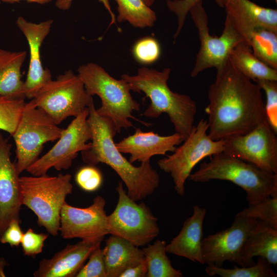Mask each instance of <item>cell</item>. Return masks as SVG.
<instances>
[{"label":"cell","instance_id":"obj_12","mask_svg":"<svg viewBox=\"0 0 277 277\" xmlns=\"http://www.w3.org/2000/svg\"><path fill=\"white\" fill-rule=\"evenodd\" d=\"M88 115L87 107L66 128L63 129L55 144L26 171L32 175L38 176L47 174L51 168L58 171L69 169L78 153L90 147L88 141L91 140L92 135Z\"/></svg>","mask_w":277,"mask_h":277},{"label":"cell","instance_id":"obj_30","mask_svg":"<svg viewBox=\"0 0 277 277\" xmlns=\"http://www.w3.org/2000/svg\"><path fill=\"white\" fill-rule=\"evenodd\" d=\"M235 216L260 221L277 229V197L269 196L249 204L247 208L239 212Z\"/></svg>","mask_w":277,"mask_h":277},{"label":"cell","instance_id":"obj_11","mask_svg":"<svg viewBox=\"0 0 277 277\" xmlns=\"http://www.w3.org/2000/svg\"><path fill=\"white\" fill-rule=\"evenodd\" d=\"M189 12L200 41V48L191 72V76L195 77L207 69L214 67L217 69L223 66L228 61L234 47L246 41L227 17L221 35L219 37L211 35L209 33L208 17L202 1L193 6Z\"/></svg>","mask_w":277,"mask_h":277},{"label":"cell","instance_id":"obj_4","mask_svg":"<svg viewBox=\"0 0 277 277\" xmlns=\"http://www.w3.org/2000/svg\"><path fill=\"white\" fill-rule=\"evenodd\" d=\"M189 178L195 182L212 180L230 181L245 190L249 204L266 197H277V173L262 170L254 165L224 152L210 156Z\"/></svg>","mask_w":277,"mask_h":277},{"label":"cell","instance_id":"obj_37","mask_svg":"<svg viewBox=\"0 0 277 277\" xmlns=\"http://www.w3.org/2000/svg\"><path fill=\"white\" fill-rule=\"evenodd\" d=\"M49 234L36 233L30 228L24 233L21 245L25 255L35 257L43 251Z\"/></svg>","mask_w":277,"mask_h":277},{"label":"cell","instance_id":"obj_44","mask_svg":"<svg viewBox=\"0 0 277 277\" xmlns=\"http://www.w3.org/2000/svg\"><path fill=\"white\" fill-rule=\"evenodd\" d=\"M275 1V3L277 2V0H274Z\"/></svg>","mask_w":277,"mask_h":277},{"label":"cell","instance_id":"obj_25","mask_svg":"<svg viewBox=\"0 0 277 277\" xmlns=\"http://www.w3.org/2000/svg\"><path fill=\"white\" fill-rule=\"evenodd\" d=\"M229 60L236 70L254 82L261 80L277 81V69L259 60L246 42L240 43L234 47Z\"/></svg>","mask_w":277,"mask_h":277},{"label":"cell","instance_id":"obj_42","mask_svg":"<svg viewBox=\"0 0 277 277\" xmlns=\"http://www.w3.org/2000/svg\"><path fill=\"white\" fill-rule=\"evenodd\" d=\"M9 266L7 261L3 257H0V277H5L6 274L4 272V269L6 267Z\"/></svg>","mask_w":277,"mask_h":277},{"label":"cell","instance_id":"obj_21","mask_svg":"<svg viewBox=\"0 0 277 277\" xmlns=\"http://www.w3.org/2000/svg\"><path fill=\"white\" fill-rule=\"evenodd\" d=\"M206 214V209L194 206L192 215L185 220L179 233L166 245V252L204 264L202 243Z\"/></svg>","mask_w":277,"mask_h":277},{"label":"cell","instance_id":"obj_9","mask_svg":"<svg viewBox=\"0 0 277 277\" xmlns=\"http://www.w3.org/2000/svg\"><path fill=\"white\" fill-rule=\"evenodd\" d=\"M116 190V207L107 217L108 234L123 238L137 247L148 244L159 234L157 218L145 204H137L128 195L122 182H118Z\"/></svg>","mask_w":277,"mask_h":277},{"label":"cell","instance_id":"obj_33","mask_svg":"<svg viewBox=\"0 0 277 277\" xmlns=\"http://www.w3.org/2000/svg\"><path fill=\"white\" fill-rule=\"evenodd\" d=\"M132 53L134 58L140 63L152 64L160 56V45L157 41L153 37L142 38L134 45Z\"/></svg>","mask_w":277,"mask_h":277},{"label":"cell","instance_id":"obj_26","mask_svg":"<svg viewBox=\"0 0 277 277\" xmlns=\"http://www.w3.org/2000/svg\"><path fill=\"white\" fill-rule=\"evenodd\" d=\"M165 241L157 240L142 250L147 267V277H182L180 270L174 268L166 254Z\"/></svg>","mask_w":277,"mask_h":277},{"label":"cell","instance_id":"obj_22","mask_svg":"<svg viewBox=\"0 0 277 277\" xmlns=\"http://www.w3.org/2000/svg\"><path fill=\"white\" fill-rule=\"evenodd\" d=\"M255 256L264 258L272 265L277 264V229L258 220L242 248L240 266L254 265Z\"/></svg>","mask_w":277,"mask_h":277},{"label":"cell","instance_id":"obj_24","mask_svg":"<svg viewBox=\"0 0 277 277\" xmlns=\"http://www.w3.org/2000/svg\"><path fill=\"white\" fill-rule=\"evenodd\" d=\"M27 53L0 48V96L25 99L24 82L21 68Z\"/></svg>","mask_w":277,"mask_h":277},{"label":"cell","instance_id":"obj_41","mask_svg":"<svg viewBox=\"0 0 277 277\" xmlns=\"http://www.w3.org/2000/svg\"><path fill=\"white\" fill-rule=\"evenodd\" d=\"M21 1H25L29 3H37L40 5H44L51 2L52 0H0V2L7 3H14Z\"/></svg>","mask_w":277,"mask_h":277},{"label":"cell","instance_id":"obj_7","mask_svg":"<svg viewBox=\"0 0 277 277\" xmlns=\"http://www.w3.org/2000/svg\"><path fill=\"white\" fill-rule=\"evenodd\" d=\"M63 129L32 99L26 103L12 135L16 146L15 163L19 174L39 158L45 144L58 140Z\"/></svg>","mask_w":277,"mask_h":277},{"label":"cell","instance_id":"obj_10","mask_svg":"<svg viewBox=\"0 0 277 277\" xmlns=\"http://www.w3.org/2000/svg\"><path fill=\"white\" fill-rule=\"evenodd\" d=\"M32 100L57 125L69 117L78 116L93 100L78 75L71 70L51 80Z\"/></svg>","mask_w":277,"mask_h":277},{"label":"cell","instance_id":"obj_17","mask_svg":"<svg viewBox=\"0 0 277 277\" xmlns=\"http://www.w3.org/2000/svg\"><path fill=\"white\" fill-rule=\"evenodd\" d=\"M11 147L0 132V237L13 219L20 220V176L11 160Z\"/></svg>","mask_w":277,"mask_h":277},{"label":"cell","instance_id":"obj_31","mask_svg":"<svg viewBox=\"0 0 277 277\" xmlns=\"http://www.w3.org/2000/svg\"><path fill=\"white\" fill-rule=\"evenodd\" d=\"M25 103V99L0 96V130L13 134Z\"/></svg>","mask_w":277,"mask_h":277},{"label":"cell","instance_id":"obj_27","mask_svg":"<svg viewBox=\"0 0 277 277\" xmlns=\"http://www.w3.org/2000/svg\"><path fill=\"white\" fill-rule=\"evenodd\" d=\"M247 44L253 53L269 67L277 69V32L265 28L253 30Z\"/></svg>","mask_w":277,"mask_h":277},{"label":"cell","instance_id":"obj_2","mask_svg":"<svg viewBox=\"0 0 277 277\" xmlns=\"http://www.w3.org/2000/svg\"><path fill=\"white\" fill-rule=\"evenodd\" d=\"M88 108L92 138L90 147L81 152L83 161L88 165L101 163L110 166L125 184L128 195L136 202L152 194L160 185V179L150 162L134 166L115 145L114 137L117 131L112 121L97 113L93 100Z\"/></svg>","mask_w":277,"mask_h":277},{"label":"cell","instance_id":"obj_28","mask_svg":"<svg viewBox=\"0 0 277 277\" xmlns=\"http://www.w3.org/2000/svg\"><path fill=\"white\" fill-rule=\"evenodd\" d=\"M117 4L118 23L128 22L134 27L153 26L156 20L155 12L143 0H115Z\"/></svg>","mask_w":277,"mask_h":277},{"label":"cell","instance_id":"obj_29","mask_svg":"<svg viewBox=\"0 0 277 277\" xmlns=\"http://www.w3.org/2000/svg\"><path fill=\"white\" fill-rule=\"evenodd\" d=\"M205 272L210 276L219 275L221 277H276L272 265L266 259L259 257L257 262L249 266L235 267L226 269L222 267L208 265Z\"/></svg>","mask_w":277,"mask_h":277},{"label":"cell","instance_id":"obj_1","mask_svg":"<svg viewBox=\"0 0 277 277\" xmlns=\"http://www.w3.org/2000/svg\"><path fill=\"white\" fill-rule=\"evenodd\" d=\"M208 135L213 140L242 135L267 121L262 89L228 60L208 91Z\"/></svg>","mask_w":277,"mask_h":277},{"label":"cell","instance_id":"obj_13","mask_svg":"<svg viewBox=\"0 0 277 277\" xmlns=\"http://www.w3.org/2000/svg\"><path fill=\"white\" fill-rule=\"evenodd\" d=\"M267 121L249 132L224 140V152L277 173V138Z\"/></svg>","mask_w":277,"mask_h":277},{"label":"cell","instance_id":"obj_16","mask_svg":"<svg viewBox=\"0 0 277 277\" xmlns=\"http://www.w3.org/2000/svg\"><path fill=\"white\" fill-rule=\"evenodd\" d=\"M53 21L49 19L40 23H33L23 16L16 21L17 27L25 36L29 45L28 71L24 81L26 98L32 99L39 90L52 80L50 70L44 68L41 62V46L51 30Z\"/></svg>","mask_w":277,"mask_h":277},{"label":"cell","instance_id":"obj_18","mask_svg":"<svg viewBox=\"0 0 277 277\" xmlns=\"http://www.w3.org/2000/svg\"><path fill=\"white\" fill-rule=\"evenodd\" d=\"M183 140L177 133L162 136L153 131L144 132L140 128L135 132L115 143L117 149L122 153L130 155L129 161L144 163L158 155H166L173 152L176 146Z\"/></svg>","mask_w":277,"mask_h":277},{"label":"cell","instance_id":"obj_3","mask_svg":"<svg viewBox=\"0 0 277 277\" xmlns=\"http://www.w3.org/2000/svg\"><path fill=\"white\" fill-rule=\"evenodd\" d=\"M171 69L162 71L143 67L136 74H124L121 78L129 85L130 90L144 93L150 104L143 115L147 117L157 118L162 113L168 115L175 132L183 141L190 135L194 126L197 106L189 95L172 91L168 85Z\"/></svg>","mask_w":277,"mask_h":277},{"label":"cell","instance_id":"obj_19","mask_svg":"<svg viewBox=\"0 0 277 277\" xmlns=\"http://www.w3.org/2000/svg\"><path fill=\"white\" fill-rule=\"evenodd\" d=\"M101 243L81 240L68 244L51 258L43 259L33 272V276H75L92 251Z\"/></svg>","mask_w":277,"mask_h":277},{"label":"cell","instance_id":"obj_34","mask_svg":"<svg viewBox=\"0 0 277 277\" xmlns=\"http://www.w3.org/2000/svg\"><path fill=\"white\" fill-rule=\"evenodd\" d=\"M88 262L81 268L75 277H107L106 266L101 244L89 256Z\"/></svg>","mask_w":277,"mask_h":277},{"label":"cell","instance_id":"obj_35","mask_svg":"<svg viewBox=\"0 0 277 277\" xmlns=\"http://www.w3.org/2000/svg\"><path fill=\"white\" fill-rule=\"evenodd\" d=\"M75 182L82 190L93 192L98 189L103 183V175L95 166L88 165L80 168L75 176Z\"/></svg>","mask_w":277,"mask_h":277},{"label":"cell","instance_id":"obj_6","mask_svg":"<svg viewBox=\"0 0 277 277\" xmlns=\"http://www.w3.org/2000/svg\"><path fill=\"white\" fill-rule=\"evenodd\" d=\"M71 180L69 174L19 177L22 205L32 211L38 225L53 236L59 233L61 209L72 192Z\"/></svg>","mask_w":277,"mask_h":277},{"label":"cell","instance_id":"obj_8","mask_svg":"<svg viewBox=\"0 0 277 277\" xmlns=\"http://www.w3.org/2000/svg\"><path fill=\"white\" fill-rule=\"evenodd\" d=\"M208 130L207 121L201 119L196 125H194L182 145L176 147L172 154L157 162L160 168L170 174L174 189L180 195L185 194L186 181L195 165L207 156L224 151V140H212Z\"/></svg>","mask_w":277,"mask_h":277},{"label":"cell","instance_id":"obj_39","mask_svg":"<svg viewBox=\"0 0 277 277\" xmlns=\"http://www.w3.org/2000/svg\"><path fill=\"white\" fill-rule=\"evenodd\" d=\"M73 0H56L55 3V6L59 9L62 10H67L71 7L72 3ZM102 3L105 8L109 12L111 16V22L110 26L112 24H115L116 19L114 14L113 13L109 0H98Z\"/></svg>","mask_w":277,"mask_h":277},{"label":"cell","instance_id":"obj_15","mask_svg":"<svg viewBox=\"0 0 277 277\" xmlns=\"http://www.w3.org/2000/svg\"><path fill=\"white\" fill-rule=\"evenodd\" d=\"M256 221L253 219L235 216L229 228L203 238L204 264L222 267L228 261L240 266L242 248Z\"/></svg>","mask_w":277,"mask_h":277},{"label":"cell","instance_id":"obj_32","mask_svg":"<svg viewBox=\"0 0 277 277\" xmlns=\"http://www.w3.org/2000/svg\"><path fill=\"white\" fill-rule=\"evenodd\" d=\"M266 94L265 110L267 121L277 133V81L261 80L254 82Z\"/></svg>","mask_w":277,"mask_h":277},{"label":"cell","instance_id":"obj_14","mask_svg":"<svg viewBox=\"0 0 277 277\" xmlns=\"http://www.w3.org/2000/svg\"><path fill=\"white\" fill-rule=\"evenodd\" d=\"M105 205V200L100 195L86 208L74 207L65 202L61 212L59 232L62 237L102 242L108 234Z\"/></svg>","mask_w":277,"mask_h":277},{"label":"cell","instance_id":"obj_23","mask_svg":"<svg viewBox=\"0 0 277 277\" xmlns=\"http://www.w3.org/2000/svg\"><path fill=\"white\" fill-rule=\"evenodd\" d=\"M103 251L107 277H119L127 268L145 262L142 249L114 235L106 240Z\"/></svg>","mask_w":277,"mask_h":277},{"label":"cell","instance_id":"obj_20","mask_svg":"<svg viewBox=\"0 0 277 277\" xmlns=\"http://www.w3.org/2000/svg\"><path fill=\"white\" fill-rule=\"evenodd\" d=\"M226 17L233 24L246 42L254 29L265 28L277 32V10L256 4L250 0H227Z\"/></svg>","mask_w":277,"mask_h":277},{"label":"cell","instance_id":"obj_40","mask_svg":"<svg viewBox=\"0 0 277 277\" xmlns=\"http://www.w3.org/2000/svg\"><path fill=\"white\" fill-rule=\"evenodd\" d=\"M147 273V267L145 262L129 267L124 271L119 277H145Z\"/></svg>","mask_w":277,"mask_h":277},{"label":"cell","instance_id":"obj_36","mask_svg":"<svg viewBox=\"0 0 277 277\" xmlns=\"http://www.w3.org/2000/svg\"><path fill=\"white\" fill-rule=\"evenodd\" d=\"M202 0H166L168 9L175 14L177 18V27L174 39L177 37L184 24L190 9L196 3ZM220 7L224 8L227 0H213Z\"/></svg>","mask_w":277,"mask_h":277},{"label":"cell","instance_id":"obj_43","mask_svg":"<svg viewBox=\"0 0 277 277\" xmlns=\"http://www.w3.org/2000/svg\"><path fill=\"white\" fill-rule=\"evenodd\" d=\"M155 0H143V1L148 6L150 7L154 3Z\"/></svg>","mask_w":277,"mask_h":277},{"label":"cell","instance_id":"obj_5","mask_svg":"<svg viewBox=\"0 0 277 277\" xmlns=\"http://www.w3.org/2000/svg\"><path fill=\"white\" fill-rule=\"evenodd\" d=\"M77 72L88 94L92 96L96 95L101 99V106L96 109V112L110 119L117 132L132 127L131 118L147 127L151 125L132 115L134 111H140V105L133 98L129 85L123 79L113 77L102 67L93 63L81 65Z\"/></svg>","mask_w":277,"mask_h":277},{"label":"cell","instance_id":"obj_38","mask_svg":"<svg viewBox=\"0 0 277 277\" xmlns=\"http://www.w3.org/2000/svg\"><path fill=\"white\" fill-rule=\"evenodd\" d=\"M21 223V220L13 219L0 237V242L8 244L11 247L19 246L24 234L20 227Z\"/></svg>","mask_w":277,"mask_h":277}]
</instances>
